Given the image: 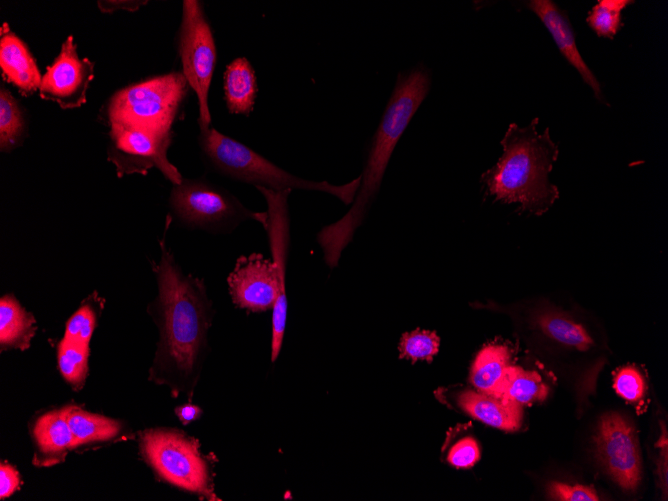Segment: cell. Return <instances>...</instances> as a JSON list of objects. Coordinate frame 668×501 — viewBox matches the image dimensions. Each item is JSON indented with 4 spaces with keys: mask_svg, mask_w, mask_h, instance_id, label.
<instances>
[{
    "mask_svg": "<svg viewBox=\"0 0 668 501\" xmlns=\"http://www.w3.org/2000/svg\"><path fill=\"white\" fill-rule=\"evenodd\" d=\"M152 268L158 294L148 310L158 327L159 339L150 379L192 397L208 351V331L214 309L202 279L185 274L165 242Z\"/></svg>",
    "mask_w": 668,
    "mask_h": 501,
    "instance_id": "cell-1",
    "label": "cell"
},
{
    "mask_svg": "<svg viewBox=\"0 0 668 501\" xmlns=\"http://www.w3.org/2000/svg\"><path fill=\"white\" fill-rule=\"evenodd\" d=\"M430 88V76L424 67H415L397 77L383 118L376 130L360 184L349 211L339 220L324 226L317 234L323 259L328 267H337L344 249L362 225L380 188L385 170L401 135Z\"/></svg>",
    "mask_w": 668,
    "mask_h": 501,
    "instance_id": "cell-2",
    "label": "cell"
},
{
    "mask_svg": "<svg viewBox=\"0 0 668 501\" xmlns=\"http://www.w3.org/2000/svg\"><path fill=\"white\" fill-rule=\"evenodd\" d=\"M539 119L526 127L511 123L501 140L503 153L497 163L481 176L488 195L504 204L518 203V211L535 215L547 212L559 197L558 188L548 178L558 158V146L549 128L539 134Z\"/></svg>",
    "mask_w": 668,
    "mask_h": 501,
    "instance_id": "cell-3",
    "label": "cell"
},
{
    "mask_svg": "<svg viewBox=\"0 0 668 501\" xmlns=\"http://www.w3.org/2000/svg\"><path fill=\"white\" fill-rule=\"evenodd\" d=\"M199 145L206 161L220 174L235 181L276 192L285 190L320 191L352 204L360 176L344 185L310 181L296 177L267 160L248 146L214 128L200 132Z\"/></svg>",
    "mask_w": 668,
    "mask_h": 501,
    "instance_id": "cell-4",
    "label": "cell"
},
{
    "mask_svg": "<svg viewBox=\"0 0 668 501\" xmlns=\"http://www.w3.org/2000/svg\"><path fill=\"white\" fill-rule=\"evenodd\" d=\"M169 205L182 225L210 233L228 234L249 220L264 229L267 225V211H252L224 188L201 178H183L173 185Z\"/></svg>",
    "mask_w": 668,
    "mask_h": 501,
    "instance_id": "cell-5",
    "label": "cell"
},
{
    "mask_svg": "<svg viewBox=\"0 0 668 501\" xmlns=\"http://www.w3.org/2000/svg\"><path fill=\"white\" fill-rule=\"evenodd\" d=\"M182 72L155 76L116 92L107 106L109 123L172 132V124L187 94Z\"/></svg>",
    "mask_w": 668,
    "mask_h": 501,
    "instance_id": "cell-6",
    "label": "cell"
},
{
    "mask_svg": "<svg viewBox=\"0 0 668 501\" xmlns=\"http://www.w3.org/2000/svg\"><path fill=\"white\" fill-rule=\"evenodd\" d=\"M234 305L253 313L272 309L271 361L278 358L287 321L286 285L280 283L272 259L253 252L237 258L227 278Z\"/></svg>",
    "mask_w": 668,
    "mask_h": 501,
    "instance_id": "cell-7",
    "label": "cell"
},
{
    "mask_svg": "<svg viewBox=\"0 0 668 501\" xmlns=\"http://www.w3.org/2000/svg\"><path fill=\"white\" fill-rule=\"evenodd\" d=\"M141 453L157 474L170 484L215 498L207 461L196 440L173 429H152L141 437Z\"/></svg>",
    "mask_w": 668,
    "mask_h": 501,
    "instance_id": "cell-8",
    "label": "cell"
},
{
    "mask_svg": "<svg viewBox=\"0 0 668 501\" xmlns=\"http://www.w3.org/2000/svg\"><path fill=\"white\" fill-rule=\"evenodd\" d=\"M182 73L198 99L200 132L210 128L208 93L216 64V46L201 2L184 0L178 36Z\"/></svg>",
    "mask_w": 668,
    "mask_h": 501,
    "instance_id": "cell-9",
    "label": "cell"
},
{
    "mask_svg": "<svg viewBox=\"0 0 668 501\" xmlns=\"http://www.w3.org/2000/svg\"><path fill=\"white\" fill-rule=\"evenodd\" d=\"M172 138L173 132L110 123L107 158L120 178L156 168L172 185L180 184L183 177L167 156Z\"/></svg>",
    "mask_w": 668,
    "mask_h": 501,
    "instance_id": "cell-10",
    "label": "cell"
},
{
    "mask_svg": "<svg viewBox=\"0 0 668 501\" xmlns=\"http://www.w3.org/2000/svg\"><path fill=\"white\" fill-rule=\"evenodd\" d=\"M595 443L600 460L616 483L634 491L640 481L641 463L632 426L618 413L600 419Z\"/></svg>",
    "mask_w": 668,
    "mask_h": 501,
    "instance_id": "cell-11",
    "label": "cell"
},
{
    "mask_svg": "<svg viewBox=\"0 0 668 501\" xmlns=\"http://www.w3.org/2000/svg\"><path fill=\"white\" fill-rule=\"evenodd\" d=\"M73 37L68 36L59 55L42 76L39 95L56 102L62 109H72L86 102V93L94 78V64L80 58Z\"/></svg>",
    "mask_w": 668,
    "mask_h": 501,
    "instance_id": "cell-12",
    "label": "cell"
},
{
    "mask_svg": "<svg viewBox=\"0 0 668 501\" xmlns=\"http://www.w3.org/2000/svg\"><path fill=\"white\" fill-rule=\"evenodd\" d=\"M526 6L539 17L561 54L579 72L583 81L593 90L596 99L606 103L599 81L579 53L567 13L551 0H531Z\"/></svg>",
    "mask_w": 668,
    "mask_h": 501,
    "instance_id": "cell-13",
    "label": "cell"
},
{
    "mask_svg": "<svg viewBox=\"0 0 668 501\" xmlns=\"http://www.w3.org/2000/svg\"><path fill=\"white\" fill-rule=\"evenodd\" d=\"M0 67L5 80L25 96L39 90L42 77L24 42L4 23L0 33Z\"/></svg>",
    "mask_w": 668,
    "mask_h": 501,
    "instance_id": "cell-14",
    "label": "cell"
},
{
    "mask_svg": "<svg viewBox=\"0 0 668 501\" xmlns=\"http://www.w3.org/2000/svg\"><path fill=\"white\" fill-rule=\"evenodd\" d=\"M457 405L473 418L505 431H516L522 422L520 404L505 398L465 389L456 396Z\"/></svg>",
    "mask_w": 668,
    "mask_h": 501,
    "instance_id": "cell-15",
    "label": "cell"
},
{
    "mask_svg": "<svg viewBox=\"0 0 668 501\" xmlns=\"http://www.w3.org/2000/svg\"><path fill=\"white\" fill-rule=\"evenodd\" d=\"M511 359L509 346L497 343L485 345L472 363L470 382L479 392L503 398Z\"/></svg>",
    "mask_w": 668,
    "mask_h": 501,
    "instance_id": "cell-16",
    "label": "cell"
},
{
    "mask_svg": "<svg viewBox=\"0 0 668 501\" xmlns=\"http://www.w3.org/2000/svg\"><path fill=\"white\" fill-rule=\"evenodd\" d=\"M223 87L228 111L249 116L255 105L258 87L255 71L247 58H236L227 65Z\"/></svg>",
    "mask_w": 668,
    "mask_h": 501,
    "instance_id": "cell-17",
    "label": "cell"
},
{
    "mask_svg": "<svg viewBox=\"0 0 668 501\" xmlns=\"http://www.w3.org/2000/svg\"><path fill=\"white\" fill-rule=\"evenodd\" d=\"M34 439L44 463L61 460L75 446L74 437L67 420L66 407L48 412L35 423Z\"/></svg>",
    "mask_w": 668,
    "mask_h": 501,
    "instance_id": "cell-18",
    "label": "cell"
},
{
    "mask_svg": "<svg viewBox=\"0 0 668 501\" xmlns=\"http://www.w3.org/2000/svg\"><path fill=\"white\" fill-rule=\"evenodd\" d=\"M37 326L33 315L27 312L12 295L0 300V346L5 349L25 350L30 346Z\"/></svg>",
    "mask_w": 668,
    "mask_h": 501,
    "instance_id": "cell-19",
    "label": "cell"
},
{
    "mask_svg": "<svg viewBox=\"0 0 668 501\" xmlns=\"http://www.w3.org/2000/svg\"><path fill=\"white\" fill-rule=\"evenodd\" d=\"M66 413L75 446L111 439L121 430L120 422L84 411L76 406H67Z\"/></svg>",
    "mask_w": 668,
    "mask_h": 501,
    "instance_id": "cell-20",
    "label": "cell"
},
{
    "mask_svg": "<svg viewBox=\"0 0 668 501\" xmlns=\"http://www.w3.org/2000/svg\"><path fill=\"white\" fill-rule=\"evenodd\" d=\"M536 324L543 334L562 345L579 351H587L594 345L586 328L565 315L543 313L536 318Z\"/></svg>",
    "mask_w": 668,
    "mask_h": 501,
    "instance_id": "cell-21",
    "label": "cell"
},
{
    "mask_svg": "<svg viewBox=\"0 0 668 501\" xmlns=\"http://www.w3.org/2000/svg\"><path fill=\"white\" fill-rule=\"evenodd\" d=\"M548 387L534 371L511 365L502 397L520 405H529L546 398Z\"/></svg>",
    "mask_w": 668,
    "mask_h": 501,
    "instance_id": "cell-22",
    "label": "cell"
},
{
    "mask_svg": "<svg viewBox=\"0 0 668 501\" xmlns=\"http://www.w3.org/2000/svg\"><path fill=\"white\" fill-rule=\"evenodd\" d=\"M24 126V118L18 103L7 89L1 87L0 149L2 152H10L21 144Z\"/></svg>",
    "mask_w": 668,
    "mask_h": 501,
    "instance_id": "cell-23",
    "label": "cell"
},
{
    "mask_svg": "<svg viewBox=\"0 0 668 501\" xmlns=\"http://www.w3.org/2000/svg\"><path fill=\"white\" fill-rule=\"evenodd\" d=\"M89 347L87 344L77 343L62 338L58 345V367L71 385L80 388L88 369Z\"/></svg>",
    "mask_w": 668,
    "mask_h": 501,
    "instance_id": "cell-24",
    "label": "cell"
},
{
    "mask_svg": "<svg viewBox=\"0 0 668 501\" xmlns=\"http://www.w3.org/2000/svg\"><path fill=\"white\" fill-rule=\"evenodd\" d=\"M634 1L599 0L589 11L586 21L598 37L613 39L623 27L622 11Z\"/></svg>",
    "mask_w": 668,
    "mask_h": 501,
    "instance_id": "cell-25",
    "label": "cell"
},
{
    "mask_svg": "<svg viewBox=\"0 0 668 501\" xmlns=\"http://www.w3.org/2000/svg\"><path fill=\"white\" fill-rule=\"evenodd\" d=\"M440 339L435 332L428 330H414L404 333L399 342L401 358L411 361H430L439 351Z\"/></svg>",
    "mask_w": 668,
    "mask_h": 501,
    "instance_id": "cell-26",
    "label": "cell"
},
{
    "mask_svg": "<svg viewBox=\"0 0 668 501\" xmlns=\"http://www.w3.org/2000/svg\"><path fill=\"white\" fill-rule=\"evenodd\" d=\"M96 319L97 313L93 305H82L67 321L64 338L89 345Z\"/></svg>",
    "mask_w": 668,
    "mask_h": 501,
    "instance_id": "cell-27",
    "label": "cell"
},
{
    "mask_svg": "<svg viewBox=\"0 0 668 501\" xmlns=\"http://www.w3.org/2000/svg\"><path fill=\"white\" fill-rule=\"evenodd\" d=\"M614 389L624 399L638 401L645 392L644 378L636 367L625 366L615 375Z\"/></svg>",
    "mask_w": 668,
    "mask_h": 501,
    "instance_id": "cell-28",
    "label": "cell"
},
{
    "mask_svg": "<svg viewBox=\"0 0 668 501\" xmlns=\"http://www.w3.org/2000/svg\"><path fill=\"white\" fill-rule=\"evenodd\" d=\"M480 457L477 441L470 436L463 437L455 442L447 454V461L457 468L473 466Z\"/></svg>",
    "mask_w": 668,
    "mask_h": 501,
    "instance_id": "cell-29",
    "label": "cell"
},
{
    "mask_svg": "<svg viewBox=\"0 0 668 501\" xmlns=\"http://www.w3.org/2000/svg\"><path fill=\"white\" fill-rule=\"evenodd\" d=\"M549 495L555 500L561 501H597L599 496L591 486L567 485L560 482H552L548 489Z\"/></svg>",
    "mask_w": 668,
    "mask_h": 501,
    "instance_id": "cell-30",
    "label": "cell"
},
{
    "mask_svg": "<svg viewBox=\"0 0 668 501\" xmlns=\"http://www.w3.org/2000/svg\"><path fill=\"white\" fill-rule=\"evenodd\" d=\"M19 484L17 471L9 465H1L0 468V497L4 499L10 496Z\"/></svg>",
    "mask_w": 668,
    "mask_h": 501,
    "instance_id": "cell-31",
    "label": "cell"
},
{
    "mask_svg": "<svg viewBox=\"0 0 668 501\" xmlns=\"http://www.w3.org/2000/svg\"><path fill=\"white\" fill-rule=\"evenodd\" d=\"M147 3V1H137V0H118V1H98L99 9L104 13H110L117 10H128L136 11L142 5Z\"/></svg>",
    "mask_w": 668,
    "mask_h": 501,
    "instance_id": "cell-32",
    "label": "cell"
},
{
    "mask_svg": "<svg viewBox=\"0 0 668 501\" xmlns=\"http://www.w3.org/2000/svg\"><path fill=\"white\" fill-rule=\"evenodd\" d=\"M175 413L183 424H188L199 418L201 409L193 404H186L177 407Z\"/></svg>",
    "mask_w": 668,
    "mask_h": 501,
    "instance_id": "cell-33",
    "label": "cell"
}]
</instances>
